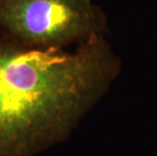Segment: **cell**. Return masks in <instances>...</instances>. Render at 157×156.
Segmentation results:
<instances>
[{
    "label": "cell",
    "instance_id": "obj_1",
    "mask_svg": "<svg viewBox=\"0 0 157 156\" xmlns=\"http://www.w3.org/2000/svg\"><path fill=\"white\" fill-rule=\"evenodd\" d=\"M116 70L99 34L73 52L0 35V156H34L62 140Z\"/></svg>",
    "mask_w": 157,
    "mask_h": 156
},
{
    "label": "cell",
    "instance_id": "obj_2",
    "mask_svg": "<svg viewBox=\"0 0 157 156\" xmlns=\"http://www.w3.org/2000/svg\"><path fill=\"white\" fill-rule=\"evenodd\" d=\"M89 0H0V35L36 48H62L98 34Z\"/></svg>",
    "mask_w": 157,
    "mask_h": 156
}]
</instances>
